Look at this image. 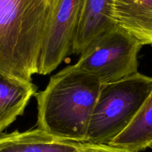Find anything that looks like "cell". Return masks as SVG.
I'll return each mask as SVG.
<instances>
[{
	"instance_id": "6da1fadb",
	"label": "cell",
	"mask_w": 152,
	"mask_h": 152,
	"mask_svg": "<svg viewBox=\"0 0 152 152\" xmlns=\"http://www.w3.org/2000/svg\"><path fill=\"white\" fill-rule=\"evenodd\" d=\"M102 83L96 76L69 65L37 92V128L70 140L87 142V134Z\"/></svg>"
},
{
	"instance_id": "7a4b0ae2",
	"label": "cell",
	"mask_w": 152,
	"mask_h": 152,
	"mask_svg": "<svg viewBox=\"0 0 152 152\" xmlns=\"http://www.w3.org/2000/svg\"><path fill=\"white\" fill-rule=\"evenodd\" d=\"M53 0H0V71L24 82L38 74Z\"/></svg>"
},
{
	"instance_id": "3957f363",
	"label": "cell",
	"mask_w": 152,
	"mask_h": 152,
	"mask_svg": "<svg viewBox=\"0 0 152 152\" xmlns=\"http://www.w3.org/2000/svg\"><path fill=\"white\" fill-rule=\"evenodd\" d=\"M152 91V77L137 72L103 84L94 109L87 142L109 145L134 120Z\"/></svg>"
},
{
	"instance_id": "277c9868",
	"label": "cell",
	"mask_w": 152,
	"mask_h": 152,
	"mask_svg": "<svg viewBox=\"0 0 152 152\" xmlns=\"http://www.w3.org/2000/svg\"><path fill=\"white\" fill-rule=\"evenodd\" d=\"M142 47L115 25L94 40L74 65L96 76L102 84L114 83L138 72L137 57Z\"/></svg>"
},
{
	"instance_id": "5b68a950",
	"label": "cell",
	"mask_w": 152,
	"mask_h": 152,
	"mask_svg": "<svg viewBox=\"0 0 152 152\" xmlns=\"http://www.w3.org/2000/svg\"><path fill=\"white\" fill-rule=\"evenodd\" d=\"M82 0H53L39 62L38 74L54 71L71 53Z\"/></svg>"
},
{
	"instance_id": "8992f818",
	"label": "cell",
	"mask_w": 152,
	"mask_h": 152,
	"mask_svg": "<svg viewBox=\"0 0 152 152\" xmlns=\"http://www.w3.org/2000/svg\"><path fill=\"white\" fill-rule=\"evenodd\" d=\"M115 25L114 0H82L71 53L80 55L94 40Z\"/></svg>"
},
{
	"instance_id": "52a82bcc",
	"label": "cell",
	"mask_w": 152,
	"mask_h": 152,
	"mask_svg": "<svg viewBox=\"0 0 152 152\" xmlns=\"http://www.w3.org/2000/svg\"><path fill=\"white\" fill-rule=\"evenodd\" d=\"M86 143L59 137L37 128L0 135V152H80Z\"/></svg>"
},
{
	"instance_id": "ba28073f",
	"label": "cell",
	"mask_w": 152,
	"mask_h": 152,
	"mask_svg": "<svg viewBox=\"0 0 152 152\" xmlns=\"http://www.w3.org/2000/svg\"><path fill=\"white\" fill-rule=\"evenodd\" d=\"M114 19L142 46L152 45V0H114Z\"/></svg>"
},
{
	"instance_id": "9c48e42d",
	"label": "cell",
	"mask_w": 152,
	"mask_h": 152,
	"mask_svg": "<svg viewBox=\"0 0 152 152\" xmlns=\"http://www.w3.org/2000/svg\"><path fill=\"white\" fill-rule=\"evenodd\" d=\"M31 82H24L0 71V133L25 111L37 93Z\"/></svg>"
},
{
	"instance_id": "30bf717a",
	"label": "cell",
	"mask_w": 152,
	"mask_h": 152,
	"mask_svg": "<svg viewBox=\"0 0 152 152\" xmlns=\"http://www.w3.org/2000/svg\"><path fill=\"white\" fill-rule=\"evenodd\" d=\"M108 145L129 152L152 148V91L129 126Z\"/></svg>"
},
{
	"instance_id": "8fae6325",
	"label": "cell",
	"mask_w": 152,
	"mask_h": 152,
	"mask_svg": "<svg viewBox=\"0 0 152 152\" xmlns=\"http://www.w3.org/2000/svg\"><path fill=\"white\" fill-rule=\"evenodd\" d=\"M80 152H129L108 145H98L86 142Z\"/></svg>"
}]
</instances>
